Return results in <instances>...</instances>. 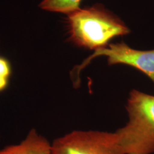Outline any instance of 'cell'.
Returning a JSON list of instances; mask_svg holds the SVG:
<instances>
[{
    "instance_id": "6da1fadb",
    "label": "cell",
    "mask_w": 154,
    "mask_h": 154,
    "mask_svg": "<svg viewBox=\"0 0 154 154\" xmlns=\"http://www.w3.org/2000/svg\"><path fill=\"white\" fill-rule=\"evenodd\" d=\"M66 15L70 40L85 49L105 48L112 39L130 32L121 18L102 5L80 8Z\"/></svg>"
},
{
    "instance_id": "7a4b0ae2",
    "label": "cell",
    "mask_w": 154,
    "mask_h": 154,
    "mask_svg": "<svg viewBox=\"0 0 154 154\" xmlns=\"http://www.w3.org/2000/svg\"><path fill=\"white\" fill-rule=\"evenodd\" d=\"M128 122L116 132L125 154L154 153V95L132 90L127 101Z\"/></svg>"
},
{
    "instance_id": "3957f363",
    "label": "cell",
    "mask_w": 154,
    "mask_h": 154,
    "mask_svg": "<svg viewBox=\"0 0 154 154\" xmlns=\"http://www.w3.org/2000/svg\"><path fill=\"white\" fill-rule=\"evenodd\" d=\"M53 154H125L116 132L74 131L51 144Z\"/></svg>"
},
{
    "instance_id": "277c9868",
    "label": "cell",
    "mask_w": 154,
    "mask_h": 154,
    "mask_svg": "<svg viewBox=\"0 0 154 154\" xmlns=\"http://www.w3.org/2000/svg\"><path fill=\"white\" fill-rule=\"evenodd\" d=\"M105 56L109 65L123 64L138 69L146 74L154 85V49L140 50L132 49L125 42L110 44L106 47L96 50L93 53L75 68L78 74L92 60Z\"/></svg>"
},
{
    "instance_id": "5b68a950",
    "label": "cell",
    "mask_w": 154,
    "mask_h": 154,
    "mask_svg": "<svg viewBox=\"0 0 154 154\" xmlns=\"http://www.w3.org/2000/svg\"><path fill=\"white\" fill-rule=\"evenodd\" d=\"M0 154H53V152L51 144L35 129H32L20 143L1 149Z\"/></svg>"
},
{
    "instance_id": "8992f818",
    "label": "cell",
    "mask_w": 154,
    "mask_h": 154,
    "mask_svg": "<svg viewBox=\"0 0 154 154\" xmlns=\"http://www.w3.org/2000/svg\"><path fill=\"white\" fill-rule=\"evenodd\" d=\"M82 0H43L40 8L46 11L68 14L80 8Z\"/></svg>"
},
{
    "instance_id": "52a82bcc",
    "label": "cell",
    "mask_w": 154,
    "mask_h": 154,
    "mask_svg": "<svg viewBox=\"0 0 154 154\" xmlns=\"http://www.w3.org/2000/svg\"><path fill=\"white\" fill-rule=\"evenodd\" d=\"M11 70L9 62L5 59L0 57V77L9 79Z\"/></svg>"
},
{
    "instance_id": "ba28073f",
    "label": "cell",
    "mask_w": 154,
    "mask_h": 154,
    "mask_svg": "<svg viewBox=\"0 0 154 154\" xmlns=\"http://www.w3.org/2000/svg\"><path fill=\"white\" fill-rule=\"evenodd\" d=\"M8 78L0 77V92L4 91L8 86Z\"/></svg>"
}]
</instances>
